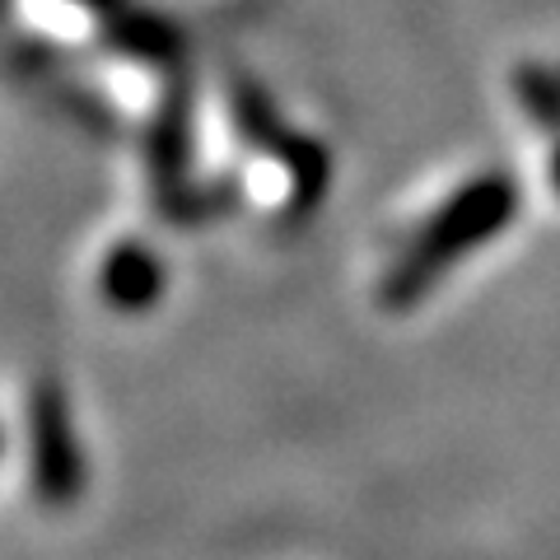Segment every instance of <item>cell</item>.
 Returning a JSON list of instances; mask_svg holds the SVG:
<instances>
[{
    "mask_svg": "<svg viewBox=\"0 0 560 560\" xmlns=\"http://www.w3.org/2000/svg\"><path fill=\"white\" fill-rule=\"evenodd\" d=\"M90 5H117V0H90Z\"/></svg>",
    "mask_w": 560,
    "mask_h": 560,
    "instance_id": "obj_3",
    "label": "cell"
},
{
    "mask_svg": "<svg viewBox=\"0 0 560 560\" xmlns=\"http://www.w3.org/2000/svg\"><path fill=\"white\" fill-rule=\"evenodd\" d=\"M510 183L504 178H490V183H477L471 191H463V201L453 206V215L444 210L440 220H434V230L425 238V261H416V267H407V280L411 285H420L434 267H444V257H453L458 248H471V243H481L500 230V220L510 215Z\"/></svg>",
    "mask_w": 560,
    "mask_h": 560,
    "instance_id": "obj_1",
    "label": "cell"
},
{
    "mask_svg": "<svg viewBox=\"0 0 560 560\" xmlns=\"http://www.w3.org/2000/svg\"><path fill=\"white\" fill-rule=\"evenodd\" d=\"M108 294L117 304H154V257L121 253L108 267Z\"/></svg>",
    "mask_w": 560,
    "mask_h": 560,
    "instance_id": "obj_2",
    "label": "cell"
},
{
    "mask_svg": "<svg viewBox=\"0 0 560 560\" xmlns=\"http://www.w3.org/2000/svg\"><path fill=\"white\" fill-rule=\"evenodd\" d=\"M556 187H560V154H556Z\"/></svg>",
    "mask_w": 560,
    "mask_h": 560,
    "instance_id": "obj_4",
    "label": "cell"
}]
</instances>
